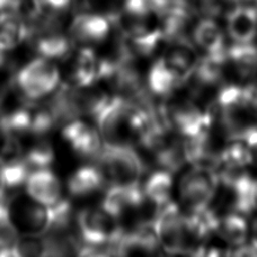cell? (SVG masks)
I'll use <instances>...</instances> for the list:
<instances>
[{"label": "cell", "mask_w": 257, "mask_h": 257, "mask_svg": "<svg viewBox=\"0 0 257 257\" xmlns=\"http://www.w3.org/2000/svg\"><path fill=\"white\" fill-rule=\"evenodd\" d=\"M151 226L160 248L166 253L202 254L203 245L189 215L173 202L157 210Z\"/></svg>", "instance_id": "1"}, {"label": "cell", "mask_w": 257, "mask_h": 257, "mask_svg": "<svg viewBox=\"0 0 257 257\" xmlns=\"http://www.w3.org/2000/svg\"><path fill=\"white\" fill-rule=\"evenodd\" d=\"M107 185H139L145 172L141 156L126 144H104L97 158Z\"/></svg>", "instance_id": "2"}, {"label": "cell", "mask_w": 257, "mask_h": 257, "mask_svg": "<svg viewBox=\"0 0 257 257\" xmlns=\"http://www.w3.org/2000/svg\"><path fill=\"white\" fill-rule=\"evenodd\" d=\"M220 184L214 167L193 165L178 184L180 202L189 213H199L211 208Z\"/></svg>", "instance_id": "3"}, {"label": "cell", "mask_w": 257, "mask_h": 257, "mask_svg": "<svg viewBox=\"0 0 257 257\" xmlns=\"http://www.w3.org/2000/svg\"><path fill=\"white\" fill-rule=\"evenodd\" d=\"M14 85L26 99L34 102L60 86V72L51 60L40 57L17 72Z\"/></svg>", "instance_id": "4"}, {"label": "cell", "mask_w": 257, "mask_h": 257, "mask_svg": "<svg viewBox=\"0 0 257 257\" xmlns=\"http://www.w3.org/2000/svg\"><path fill=\"white\" fill-rule=\"evenodd\" d=\"M164 122L182 138H191L209 130L212 123L211 114L202 109L190 98L175 99L163 108Z\"/></svg>", "instance_id": "5"}, {"label": "cell", "mask_w": 257, "mask_h": 257, "mask_svg": "<svg viewBox=\"0 0 257 257\" xmlns=\"http://www.w3.org/2000/svg\"><path fill=\"white\" fill-rule=\"evenodd\" d=\"M78 237L84 244L114 245L124 233L117 220L100 209H84L76 218Z\"/></svg>", "instance_id": "6"}, {"label": "cell", "mask_w": 257, "mask_h": 257, "mask_svg": "<svg viewBox=\"0 0 257 257\" xmlns=\"http://www.w3.org/2000/svg\"><path fill=\"white\" fill-rule=\"evenodd\" d=\"M9 218L18 231L26 236H41L49 230L50 218L48 206L39 202L11 200Z\"/></svg>", "instance_id": "7"}, {"label": "cell", "mask_w": 257, "mask_h": 257, "mask_svg": "<svg viewBox=\"0 0 257 257\" xmlns=\"http://www.w3.org/2000/svg\"><path fill=\"white\" fill-rule=\"evenodd\" d=\"M113 22L103 13H81L73 18L70 36L73 42L99 43L111 33Z\"/></svg>", "instance_id": "8"}, {"label": "cell", "mask_w": 257, "mask_h": 257, "mask_svg": "<svg viewBox=\"0 0 257 257\" xmlns=\"http://www.w3.org/2000/svg\"><path fill=\"white\" fill-rule=\"evenodd\" d=\"M160 59L184 81L190 79L200 61L196 47L186 36L169 40Z\"/></svg>", "instance_id": "9"}, {"label": "cell", "mask_w": 257, "mask_h": 257, "mask_svg": "<svg viewBox=\"0 0 257 257\" xmlns=\"http://www.w3.org/2000/svg\"><path fill=\"white\" fill-rule=\"evenodd\" d=\"M62 136L64 140L69 142L71 148L81 157L91 159L98 158L103 148V139L98 130L75 118V120L66 123Z\"/></svg>", "instance_id": "10"}, {"label": "cell", "mask_w": 257, "mask_h": 257, "mask_svg": "<svg viewBox=\"0 0 257 257\" xmlns=\"http://www.w3.org/2000/svg\"><path fill=\"white\" fill-rule=\"evenodd\" d=\"M27 194L33 201L50 206L61 197V183L50 168L34 169L26 180Z\"/></svg>", "instance_id": "11"}, {"label": "cell", "mask_w": 257, "mask_h": 257, "mask_svg": "<svg viewBox=\"0 0 257 257\" xmlns=\"http://www.w3.org/2000/svg\"><path fill=\"white\" fill-rule=\"evenodd\" d=\"M214 233L229 248H239L248 242L249 224L245 215L237 212H227L218 215L214 223Z\"/></svg>", "instance_id": "12"}, {"label": "cell", "mask_w": 257, "mask_h": 257, "mask_svg": "<svg viewBox=\"0 0 257 257\" xmlns=\"http://www.w3.org/2000/svg\"><path fill=\"white\" fill-rule=\"evenodd\" d=\"M227 31L235 43H250L257 36V7L237 6L228 14Z\"/></svg>", "instance_id": "13"}, {"label": "cell", "mask_w": 257, "mask_h": 257, "mask_svg": "<svg viewBox=\"0 0 257 257\" xmlns=\"http://www.w3.org/2000/svg\"><path fill=\"white\" fill-rule=\"evenodd\" d=\"M227 64L242 81L257 77V47L250 43H235L227 50Z\"/></svg>", "instance_id": "14"}, {"label": "cell", "mask_w": 257, "mask_h": 257, "mask_svg": "<svg viewBox=\"0 0 257 257\" xmlns=\"http://www.w3.org/2000/svg\"><path fill=\"white\" fill-rule=\"evenodd\" d=\"M35 52L48 60L66 59L70 54L73 41L57 31H45L34 35L30 40Z\"/></svg>", "instance_id": "15"}, {"label": "cell", "mask_w": 257, "mask_h": 257, "mask_svg": "<svg viewBox=\"0 0 257 257\" xmlns=\"http://www.w3.org/2000/svg\"><path fill=\"white\" fill-rule=\"evenodd\" d=\"M147 81L151 94L158 97H169L185 82L160 58L150 67Z\"/></svg>", "instance_id": "16"}, {"label": "cell", "mask_w": 257, "mask_h": 257, "mask_svg": "<svg viewBox=\"0 0 257 257\" xmlns=\"http://www.w3.org/2000/svg\"><path fill=\"white\" fill-rule=\"evenodd\" d=\"M193 40L196 47L206 54H219L227 51L223 30L210 17L203 18L195 25Z\"/></svg>", "instance_id": "17"}, {"label": "cell", "mask_w": 257, "mask_h": 257, "mask_svg": "<svg viewBox=\"0 0 257 257\" xmlns=\"http://www.w3.org/2000/svg\"><path fill=\"white\" fill-rule=\"evenodd\" d=\"M106 184L99 166H84L72 174L68 182V190L72 196L85 197L104 189Z\"/></svg>", "instance_id": "18"}, {"label": "cell", "mask_w": 257, "mask_h": 257, "mask_svg": "<svg viewBox=\"0 0 257 257\" xmlns=\"http://www.w3.org/2000/svg\"><path fill=\"white\" fill-rule=\"evenodd\" d=\"M174 180L172 172L167 169H159L147 178L142 191L149 203L159 209L172 202Z\"/></svg>", "instance_id": "19"}, {"label": "cell", "mask_w": 257, "mask_h": 257, "mask_svg": "<svg viewBox=\"0 0 257 257\" xmlns=\"http://www.w3.org/2000/svg\"><path fill=\"white\" fill-rule=\"evenodd\" d=\"M254 163L249 146L242 140H230L220 151L219 164L229 169H246Z\"/></svg>", "instance_id": "20"}, {"label": "cell", "mask_w": 257, "mask_h": 257, "mask_svg": "<svg viewBox=\"0 0 257 257\" xmlns=\"http://www.w3.org/2000/svg\"><path fill=\"white\" fill-rule=\"evenodd\" d=\"M31 167L25 158L0 166V185L6 190H14L26 183Z\"/></svg>", "instance_id": "21"}, {"label": "cell", "mask_w": 257, "mask_h": 257, "mask_svg": "<svg viewBox=\"0 0 257 257\" xmlns=\"http://www.w3.org/2000/svg\"><path fill=\"white\" fill-rule=\"evenodd\" d=\"M24 158L33 169L50 168L54 160V150L48 140L39 139L26 151Z\"/></svg>", "instance_id": "22"}, {"label": "cell", "mask_w": 257, "mask_h": 257, "mask_svg": "<svg viewBox=\"0 0 257 257\" xmlns=\"http://www.w3.org/2000/svg\"><path fill=\"white\" fill-rule=\"evenodd\" d=\"M169 0H125L123 12L133 16H158Z\"/></svg>", "instance_id": "23"}, {"label": "cell", "mask_w": 257, "mask_h": 257, "mask_svg": "<svg viewBox=\"0 0 257 257\" xmlns=\"http://www.w3.org/2000/svg\"><path fill=\"white\" fill-rule=\"evenodd\" d=\"M18 240V230L11 218L0 221V256H15Z\"/></svg>", "instance_id": "24"}, {"label": "cell", "mask_w": 257, "mask_h": 257, "mask_svg": "<svg viewBox=\"0 0 257 257\" xmlns=\"http://www.w3.org/2000/svg\"><path fill=\"white\" fill-rule=\"evenodd\" d=\"M24 158L17 137L0 135V166Z\"/></svg>", "instance_id": "25"}, {"label": "cell", "mask_w": 257, "mask_h": 257, "mask_svg": "<svg viewBox=\"0 0 257 257\" xmlns=\"http://www.w3.org/2000/svg\"><path fill=\"white\" fill-rule=\"evenodd\" d=\"M15 256H47L44 237L26 236L17 242Z\"/></svg>", "instance_id": "26"}, {"label": "cell", "mask_w": 257, "mask_h": 257, "mask_svg": "<svg viewBox=\"0 0 257 257\" xmlns=\"http://www.w3.org/2000/svg\"><path fill=\"white\" fill-rule=\"evenodd\" d=\"M40 14L57 16L70 6L71 0H35Z\"/></svg>", "instance_id": "27"}, {"label": "cell", "mask_w": 257, "mask_h": 257, "mask_svg": "<svg viewBox=\"0 0 257 257\" xmlns=\"http://www.w3.org/2000/svg\"><path fill=\"white\" fill-rule=\"evenodd\" d=\"M9 205L11 199L7 195V190L0 185V221L9 218Z\"/></svg>", "instance_id": "28"}, {"label": "cell", "mask_w": 257, "mask_h": 257, "mask_svg": "<svg viewBox=\"0 0 257 257\" xmlns=\"http://www.w3.org/2000/svg\"><path fill=\"white\" fill-rule=\"evenodd\" d=\"M7 62V51L0 48V69L5 67V64Z\"/></svg>", "instance_id": "29"}, {"label": "cell", "mask_w": 257, "mask_h": 257, "mask_svg": "<svg viewBox=\"0 0 257 257\" xmlns=\"http://www.w3.org/2000/svg\"><path fill=\"white\" fill-rule=\"evenodd\" d=\"M251 235H253V241L257 245V217L254 220L253 226H251Z\"/></svg>", "instance_id": "30"}, {"label": "cell", "mask_w": 257, "mask_h": 257, "mask_svg": "<svg viewBox=\"0 0 257 257\" xmlns=\"http://www.w3.org/2000/svg\"><path fill=\"white\" fill-rule=\"evenodd\" d=\"M229 2H235V3H241V2H246V0H229Z\"/></svg>", "instance_id": "31"}]
</instances>
